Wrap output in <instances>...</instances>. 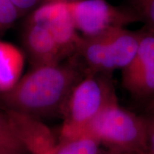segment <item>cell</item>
<instances>
[{"mask_svg":"<svg viewBox=\"0 0 154 154\" xmlns=\"http://www.w3.org/2000/svg\"><path fill=\"white\" fill-rule=\"evenodd\" d=\"M147 125V154H154V113L145 117Z\"/></svg>","mask_w":154,"mask_h":154,"instance_id":"e0dca14e","label":"cell"},{"mask_svg":"<svg viewBox=\"0 0 154 154\" xmlns=\"http://www.w3.org/2000/svg\"><path fill=\"white\" fill-rule=\"evenodd\" d=\"M0 154H28L17 142L0 140Z\"/></svg>","mask_w":154,"mask_h":154,"instance_id":"2e32d148","label":"cell"},{"mask_svg":"<svg viewBox=\"0 0 154 154\" xmlns=\"http://www.w3.org/2000/svg\"><path fill=\"white\" fill-rule=\"evenodd\" d=\"M109 154H134L130 153H125V152H118V151H111Z\"/></svg>","mask_w":154,"mask_h":154,"instance_id":"d6986e66","label":"cell"},{"mask_svg":"<svg viewBox=\"0 0 154 154\" xmlns=\"http://www.w3.org/2000/svg\"><path fill=\"white\" fill-rule=\"evenodd\" d=\"M75 28L82 36L90 37L113 26L138 20L132 10L113 7L105 0H76L66 2Z\"/></svg>","mask_w":154,"mask_h":154,"instance_id":"5b68a950","label":"cell"},{"mask_svg":"<svg viewBox=\"0 0 154 154\" xmlns=\"http://www.w3.org/2000/svg\"><path fill=\"white\" fill-rule=\"evenodd\" d=\"M84 135L95 138L111 151L148 153L146 118L122 109L118 103L103 109L86 127Z\"/></svg>","mask_w":154,"mask_h":154,"instance_id":"277c9868","label":"cell"},{"mask_svg":"<svg viewBox=\"0 0 154 154\" xmlns=\"http://www.w3.org/2000/svg\"><path fill=\"white\" fill-rule=\"evenodd\" d=\"M140 31L133 32L121 26L109 28L97 35L82 36L73 57L79 59L87 74H111L124 69L137 51Z\"/></svg>","mask_w":154,"mask_h":154,"instance_id":"3957f363","label":"cell"},{"mask_svg":"<svg viewBox=\"0 0 154 154\" xmlns=\"http://www.w3.org/2000/svg\"><path fill=\"white\" fill-rule=\"evenodd\" d=\"M23 51L14 44L0 40V94L11 90L22 76Z\"/></svg>","mask_w":154,"mask_h":154,"instance_id":"30bf717a","label":"cell"},{"mask_svg":"<svg viewBox=\"0 0 154 154\" xmlns=\"http://www.w3.org/2000/svg\"><path fill=\"white\" fill-rule=\"evenodd\" d=\"M150 111L151 112H154V100L151 102V106H150Z\"/></svg>","mask_w":154,"mask_h":154,"instance_id":"ffe728a7","label":"cell"},{"mask_svg":"<svg viewBox=\"0 0 154 154\" xmlns=\"http://www.w3.org/2000/svg\"><path fill=\"white\" fill-rule=\"evenodd\" d=\"M0 140L19 143L11 130L9 119L5 111H0Z\"/></svg>","mask_w":154,"mask_h":154,"instance_id":"5bb4252c","label":"cell"},{"mask_svg":"<svg viewBox=\"0 0 154 154\" xmlns=\"http://www.w3.org/2000/svg\"><path fill=\"white\" fill-rule=\"evenodd\" d=\"M110 74H87L69 94L63 109L60 139L82 136L88 124L109 106L117 103Z\"/></svg>","mask_w":154,"mask_h":154,"instance_id":"7a4b0ae2","label":"cell"},{"mask_svg":"<svg viewBox=\"0 0 154 154\" xmlns=\"http://www.w3.org/2000/svg\"><path fill=\"white\" fill-rule=\"evenodd\" d=\"M22 39L32 68L57 64L66 58L49 31L39 23L26 19Z\"/></svg>","mask_w":154,"mask_h":154,"instance_id":"9c48e42d","label":"cell"},{"mask_svg":"<svg viewBox=\"0 0 154 154\" xmlns=\"http://www.w3.org/2000/svg\"><path fill=\"white\" fill-rule=\"evenodd\" d=\"M100 145L95 138L84 135L73 138L60 139L47 154H99Z\"/></svg>","mask_w":154,"mask_h":154,"instance_id":"8fae6325","label":"cell"},{"mask_svg":"<svg viewBox=\"0 0 154 154\" xmlns=\"http://www.w3.org/2000/svg\"><path fill=\"white\" fill-rule=\"evenodd\" d=\"M85 75L76 59L33 67L11 90L0 94V104L38 119L62 116L72 88Z\"/></svg>","mask_w":154,"mask_h":154,"instance_id":"6da1fadb","label":"cell"},{"mask_svg":"<svg viewBox=\"0 0 154 154\" xmlns=\"http://www.w3.org/2000/svg\"><path fill=\"white\" fill-rule=\"evenodd\" d=\"M18 9L21 16L29 14L43 3V0H10Z\"/></svg>","mask_w":154,"mask_h":154,"instance_id":"9a60e30c","label":"cell"},{"mask_svg":"<svg viewBox=\"0 0 154 154\" xmlns=\"http://www.w3.org/2000/svg\"><path fill=\"white\" fill-rule=\"evenodd\" d=\"M47 27L66 57H73L82 36L75 28L64 2H46L32 11L26 18Z\"/></svg>","mask_w":154,"mask_h":154,"instance_id":"52a82bcc","label":"cell"},{"mask_svg":"<svg viewBox=\"0 0 154 154\" xmlns=\"http://www.w3.org/2000/svg\"><path fill=\"white\" fill-rule=\"evenodd\" d=\"M11 130L28 154H47L58 143L51 130L38 119L11 110H5Z\"/></svg>","mask_w":154,"mask_h":154,"instance_id":"ba28073f","label":"cell"},{"mask_svg":"<svg viewBox=\"0 0 154 154\" xmlns=\"http://www.w3.org/2000/svg\"><path fill=\"white\" fill-rule=\"evenodd\" d=\"M131 10L147 29L154 31V0H130Z\"/></svg>","mask_w":154,"mask_h":154,"instance_id":"7c38bea8","label":"cell"},{"mask_svg":"<svg viewBox=\"0 0 154 154\" xmlns=\"http://www.w3.org/2000/svg\"><path fill=\"white\" fill-rule=\"evenodd\" d=\"M44 2H69L76 1V0H44Z\"/></svg>","mask_w":154,"mask_h":154,"instance_id":"ac0fdd59","label":"cell"},{"mask_svg":"<svg viewBox=\"0 0 154 154\" xmlns=\"http://www.w3.org/2000/svg\"><path fill=\"white\" fill-rule=\"evenodd\" d=\"M122 85L140 99L154 97V31H140L139 44L131 62L122 69Z\"/></svg>","mask_w":154,"mask_h":154,"instance_id":"8992f818","label":"cell"},{"mask_svg":"<svg viewBox=\"0 0 154 154\" xmlns=\"http://www.w3.org/2000/svg\"><path fill=\"white\" fill-rule=\"evenodd\" d=\"M21 17L10 0H0V36L10 29Z\"/></svg>","mask_w":154,"mask_h":154,"instance_id":"4fadbf2b","label":"cell"}]
</instances>
